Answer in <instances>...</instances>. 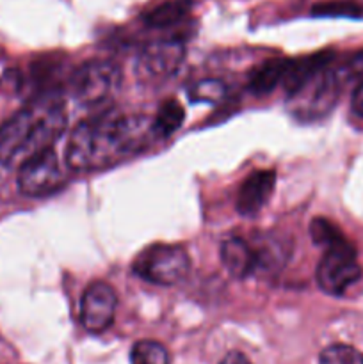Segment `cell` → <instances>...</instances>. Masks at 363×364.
Listing matches in <instances>:
<instances>
[{
  "label": "cell",
  "mask_w": 363,
  "mask_h": 364,
  "mask_svg": "<svg viewBox=\"0 0 363 364\" xmlns=\"http://www.w3.org/2000/svg\"><path fill=\"white\" fill-rule=\"evenodd\" d=\"M313 16H349V18H359L363 16V7L359 4L347 2V0H340V2H324L317 4L312 11Z\"/></svg>",
  "instance_id": "44dd1931"
},
{
  "label": "cell",
  "mask_w": 363,
  "mask_h": 364,
  "mask_svg": "<svg viewBox=\"0 0 363 364\" xmlns=\"http://www.w3.org/2000/svg\"><path fill=\"white\" fill-rule=\"evenodd\" d=\"M310 237L315 242L317 245L324 249L335 247V245H340L344 242H347V238L342 235V231L335 226L333 223H330L327 219L322 217H317L310 223Z\"/></svg>",
  "instance_id": "e0dca14e"
},
{
  "label": "cell",
  "mask_w": 363,
  "mask_h": 364,
  "mask_svg": "<svg viewBox=\"0 0 363 364\" xmlns=\"http://www.w3.org/2000/svg\"><path fill=\"white\" fill-rule=\"evenodd\" d=\"M189 270H191V259L187 251L180 245H149L134 262V272L141 279L162 287L180 283L187 277Z\"/></svg>",
  "instance_id": "5b68a950"
},
{
  "label": "cell",
  "mask_w": 363,
  "mask_h": 364,
  "mask_svg": "<svg viewBox=\"0 0 363 364\" xmlns=\"http://www.w3.org/2000/svg\"><path fill=\"white\" fill-rule=\"evenodd\" d=\"M123 75L116 63L93 59L71 75V92L80 105L100 107L120 89Z\"/></svg>",
  "instance_id": "277c9868"
},
{
  "label": "cell",
  "mask_w": 363,
  "mask_h": 364,
  "mask_svg": "<svg viewBox=\"0 0 363 364\" xmlns=\"http://www.w3.org/2000/svg\"><path fill=\"white\" fill-rule=\"evenodd\" d=\"M276 187V173L273 169H260L242 181L237 194V212L253 217L267 205Z\"/></svg>",
  "instance_id": "30bf717a"
},
{
  "label": "cell",
  "mask_w": 363,
  "mask_h": 364,
  "mask_svg": "<svg viewBox=\"0 0 363 364\" xmlns=\"http://www.w3.org/2000/svg\"><path fill=\"white\" fill-rule=\"evenodd\" d=\"M132 364H169V352L162 343L153 340H142L132 347Z\"/></svg>",
  "instance_id": "2e32d148"
},
{
  "label": "cell",
  "mask_w": 363,
  "mask_h": 364,
  "mask_svg": "<svg viewBox=\"0 0 363 364\" xmlns=\"http://www.w3.org/2000/svg\"><path fill=\"white\" fill-rule=\"evenodd\" d=\"M335 75H337L338 82H340L342 89L347 87V85H358L363 82V50L362 52L352 53L351 57L344 60L342 64H338L337 68H333Z\"/></svg>",
  "instance_id": "d6986e66"
},
{
  "label": "cell",
  "mask_w": 363,
  "mask_h": 364,
  "mask_svg": "<svg viewBox=\"0 0 363 364\" xmlns=\"http://www.w3.org/2000/svg\"><path fill=\"white\" fill-rule=\"evenodd\" d=\"M221 262L224 269L237 279L251 276L256 270L255 252L249 242L242 238H228L221 245Z\"/></svg>",
  "instance_id": "7c38bea8"
},
{
  "label": "cell",
  "mask_w": 363,
  "mask_h": 364,
  "mask_svg": "<svg viewBox=\"0 0 363 364\" xmlns=\"http://www.w3.org/2000/svg\"><path fill=\"white\" fill-rule=\"evenodd\" d=\"M149 139H157L153 119L105 110L80 121L71 130L66 164L78 173L105 169L125 156L141 151Z\"/></svg>",
  "instance_id": "6da1fadb"
},
{
  "label": "cell",
  "mask_w": 363,
  "mask_h": 364,
  "mask_svg": "<svg viewBox=\"0 0 363 364\" xmlns=\"http://www.w3.org/2000/svg\"><path fill=\"white\" fill-rule=\"evenodd\" d=\"M185 59L180 39H162L146 45L135 60V77L148 85H159L174 77Z\"/></svg>",
  "instance_id": "52a82bcc"
},
{
  "label": "cell",
  "mask_w": 363,
  "mask_h": 364,
  "mask_svg": "<svg viewBox=\"0 0 363 364\" xmlns=\"http://www.w3.org/2000/svg\"><path fill=\"white\" fill-rule=\"evenodd\" d=\"M185 119L184 107L177 100H167L157 110L153 117V134L157 139H166L182 127Z\"/></svg>",
  "instance_id": "9a60e30c"
},
{
  "label": "cell",
  "mask_w": 363,
  "mask_h": 364,
  "mask_svg": "<svg viewBox=\"0 0 363 364\" xmlns=\"http://www.w3.org/2000/svg\"><path fill=\"white\" fill-rule=\"evenodd\" d=\"M342 85L333 68L326 66L306 78L298 89L288 92L287 109L299 121H317L333 110L340 98Z\"/></svg>",
  "instance_id": "3957f363"
},
{
  "label": "cell",
  "mask_w": 363,
  "mask_h": 364,
  "mask_svg": "<svg viewBox=\"0 0 363 364\" xmlns=\"http://www.w3.org/2000/svg\"><path fill=\"white\" fill-rule=\"evenodd\" d=\"M285 70H287V59H270L262 66L253 71L249 78V91L256 96H263L273 92L278 85L283 82Z\"/></svg>",
  "instance_id": "4fadbf2b"
},
{
  "label": "cell",
  "mask_w": 363,
  "mask_h": 364,
  "mask_svg": "<svg viewBox=\"0 0 363 364\" xmlns=\"http://www.w3.org/2000/svg\"><path fill=\"white\" fill-rule=\"evenodd\" d=\"M192 6H194L192 0H167V2L149 9L142 16V21L153 28L171 27V25H177L178 21L184 20L191 13Z\"/></svg>",
  "instance_id": "5bb4252c"
},
{
  "label": "cell",
  "mask_w": 363,
  "mask_h": 364,
  "mask_svg": "<svg viewBox=\"0 0 363 364\" xmlns=\"http://www.w3.org/2000/svg\"><path fill=\"white\" fill-rule=\"evenodd\" d=\"M68 124L64 102L56 92H43L0 124V166L20 169L27 160L46 151Z\"/></svg>",
  "instance_id": "7a4b0ae2"
},
{
  "label": "cell",
  "mask_w": 363,
  "mask_h": 364,
  "mask_svg": "<svg viewBox=\"0 0 363 364\" xmlns=\"http://www.w3.org/2000/svg\"><path fill=\"white\" fill-rule=\"evenodd\" d=\"M255 252L256 270L255 272L273 274L278 272L290 256V244L285 238L276 237L273 233H265L256 237L251 244Z\"/></svg>",
  "instance_id": "8fae6325"
},
{
  "label": "cell",
  "mask_w": 363,
  "mask_h": 364,
  "mask_svg": "<svg viewBox=\"0 0 363 364\" xmlns=\"http://www.w3.org/2000/svg\"><path fill=\"white\" fill-rule=\"evenodd\" d=\"M317 284L320 290L333 297L344 295L362 277V267L356 259L351 242H344L324 251L317 267Z\"/></svg>",
  "instance_id": "8992f818"
},
{
  "label": "cell",
  "mask_w": 363,
  "mask_h": 364,
  "mask_svg": "<svg viewBox=\"0 0 363 364\" xmlns=\"http://www.w3.org/2000/svg\"><path fill=\"white\" fill-rule=\"evenodd\" d=\"M352 110L356 116L363 117V82L356 85L354 92H352Z\"/></svg>",
  "instance_id": "7402d4cb"
},
{
  "label": "cell",
  "mask_w": 363,
  "mask_h": 364,
  "mask_svg": "<svg viewBox=\"0 0 363 364\" xmlns=\"http://www.w3.org/2000/svg\"><path fill=\"white\" fill-rule=\"evenodd\" d=\"M219 364H251V361H249L248 358H246L242 352H230V354H226L223 358V361H221Z\"/></svg>",
  "instance_id": "603a6c76"
},
{
  "label": "cell",
  "mask_w": 363,
  "mask_h": 364,
  "mask_svg": "<svg viewBox=\"0 0 363 364\" xmlns=\"http://www.w3.org/2000/svg\"><path fill=\"white\" fill-rule=\"evenodd\" d=\"M66 181L53 148L32 156L18 169V191L27 198H46Z\"/></svg>",
  "instance_id": "ba28073f"
},
{
  "label": "cell",
  "mask_w": 363,
  "mask_h": 364,
  "mask_svg": "<svg viewBox=\"0 0 363 364\" xmlns=\"http://www.w3.org/2000/svg\"><path fill=\"white\" fill-rule=\"evenodd\" d=\"M320 364H363V354L349 345H331L320 352Z\"/></svg>",
  "instance_id": "ffe728a7"
},
{
  "label": "cell",
  "mask_w": 363,
  "mask_h": 364,
  "mask_svg": "<svg viewBox=\"0 0 363 364\" xmlns=\"http://www.w3.org/2000/svg\"><path fill=\"white\" fill-rule=\"evenodd\" d=\"M117 295L110 284L95 281L85 288L80 301V323L88 333L100 334L114 322Z\"/></svg>",
  "instance_id": "9c48e42d"
},
{
  "label": "cell",
  "mask_w": 363,
  "mask_h": 364,
  "mask_svg": "<svg viewBox=\"0 0 363 364\" xmlns=\"http://www.w3.org/2000/svg\"><path fill=\"white\" fill-rule=\"evenodd\" d=\"M228 87L223 80L217 78H205L198 80L187 89V95L191 102H205V103H217L224 100Z\"/></svg>",
  "instance_id": "ac0fdd59"
}]
</instances>
